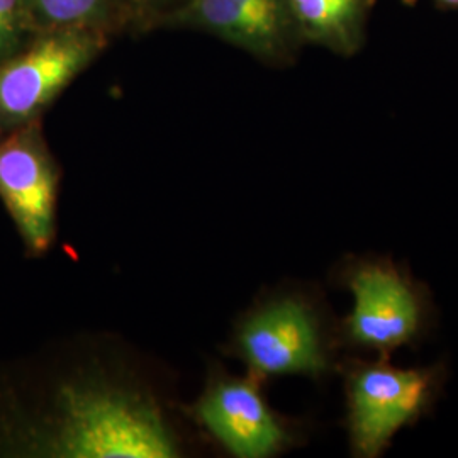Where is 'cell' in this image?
Masks as SVG:
<instances>
[{"instance_id":"obj_14","label":"cell","mask_w":458,"mask_h":458,"mask_svg":"<svg viewBox=\"0 0 458 458\" xmlns=\"http://www.w3.org/2000/svg\"><path fill=\"white\" fill-rule=\"evenodd\" d=\"M404 5H416L418 4V0H401Z\"/></svg>"},{"instance_id":"obj_10","label":"cell","mask_w":458,"mask_h":458,"mask_svg":"<svg viewBox=\"0 0 458 458\" xmlns=\"http://www.w3.org/2000/svg\"><path fill=\"white\" fill-rule=\"evenodd\" d=\"M36 33L94 31L114 39L130 34L126 0H28Z\"/></svg>"},{"instance_id":"obj_6","label":"cell","mask_w":458,"mask_h":458,"mask_svg":"<svg viewBox=\"0 0 458 458\" xmlns=\"http://www.w3.org/2000/svg\"><path fill=\"white\" fill-rule=\"evenodd\" d=\"M236 344L259 376L319 377L329 367L319 318L299 297H280L251 312L240 327Z\"/></svg>"},{"instance_id":"obj_9","label":"cell","mask_w":458,"mask_h":458,"mask_svg":"<svg viewBox=\"0 0 458 458\" xmlns=\"http://www.w3.org/2000/svg\"><path fill=\"white\" fill-rule=\"evenodd\" d=\"M377 0H289L304 45L338 56H355L365 45L369 17Z\"/></svg>"},{"instance_id":"obj_4","label":"cell","mask_w":458,"mask_h":458,"mask_svg":"<svg viewBox=\"0 0 458 458\" xmlns=\"http://www.w3.org/2000/svg\"><path fill=\"white\" fill-rule=\"evenodd\" d=\"M111 41L94 31H43L0 62V136L39 121Z\"/></svg>"},{"instance_id":"obj_5","label":"cell","mask_w":458,"mask_h":458,"mask_svg":"<svg viewBox=\"0 0 458 458\" xmlns=\"http://www.w3.org/2000/svg\"><path fill=\"white\" fill-rule=\"evenodd\" d=\"M164 30L211 34L265 65H294L304 41L289 0H189Z\"/></svg>"},{"instance_id":"obj_2","label":"cell","mask_w":458,"mask_h":458,"mask_svg":"<svg viewBox=\"0 0 458 458\" xmlns=\"http://www.w3.org/2000/svg\"><path fill=\"white\" fill-rule=\"evenodd\" d=\"M442 384L438 365L404 369L380 359L348 367L346 425L353 457H380L403 428L429 411Z\"/></svg>"},{"instance_id":"obj_3","label":"cell","mask_w":458,"mask_h":458,"mask_svg":"<svg viewBox=\"0 0 458 458\" xmlns=\"http://www.w3.org/2000/svg\"><path fill=\"white\" fill-rule=\"evenodd\" d=\"M344 285L353 297L344 321L350 346L387 359L423 335L429 319L428 294L399 265L384 259L350 263Z\"/></svg>"},{"instance_id":"obj_11","label":"cell","mask_w":458,"mask_h":458,"mask_svg":"<svg viewBox=\"0 0 458 458\" xmlns=\"http://www.w3.org/2000/svg\"><path fill=\"white\" fill-rule=\"evenodd\" d=\"M36 34L28 0H0V62L24 48Z\"/></svg>"},{"instance_id":"obj_13","label":"cell","mask_w":458,"mask_h":458,"mask_svg":"<svg viewBox=\"0 0 458 458\" xmlns=\"http://www.w3.org/2000/svg\"><path fill=\"white\" fill-rule=\"evenodd\" d=\"M443 9H458V0H435Z\"/></svg>"},{"instance_id":"obj_1","label":"cell","mask_w":458,"mask_h":458,"mask_svg":"<svg viewBox=\"0 0 458 458\" xmlns=\"http://www.w3.org/2000/svg\"><path fill=\"white\" fill-rule=\"evenodd\" d=\"M51 457L168 458L179 446L164 416L145 399L98 386L66 387L51 438Z\"/></svg>"},{"instance_id":"obj_8","label":"cell","mask_w":458,"mask_h":458,"mask_svg":"<svg viewBox=\"0 0 458 458\" xmlns=\"http://www.w3.org/2000/svg\"><path fill=\"white\" fill-rule=\"evenodd\" d=\"M197 418L231 455L268 458L293 440L251 378H226L204 394Z\"/></svg>"},{"instance_id":"obj_7","label":"cell","mask_w":458,"mask_h":458,"mask_svg":"<svg viewBox=\"0 0 458 458\" xmlns=\"http://www.w3.org/2000/svg\"><path fill=\"white\" fill-rule=\"evenodd\" d=\"M58 181L39 121L0 136V199L33 253L51 245Z\"/></svg>"},{"instance_id":"obj_12","label":"cell","mask_w":458,"mask_h":458,"mask_svg":"<svg viewBox=\"0 0 458 458\" xmlns=\"http://www.w3.org/2000/svg\"><path fill=\"white\" fill-rule=\"evenodd\" d=\"M189 0H126L130 34L164 30V24Z\"/></svg>"}]
</instances>
